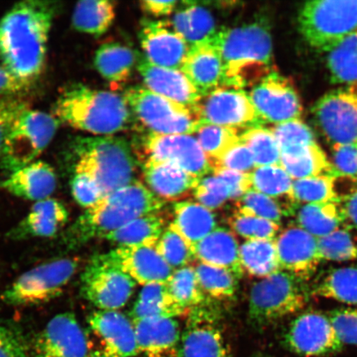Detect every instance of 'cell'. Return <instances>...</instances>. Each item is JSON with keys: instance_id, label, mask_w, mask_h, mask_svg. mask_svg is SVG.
<instances>
[{"instance_id": "6da1fadb", "label": "cell", "mask_w": 357, "mask_h": 357, "mask_svg": "<svg viewBox=\"0 0 357 357\" xmlns=\"http://www.w3.org/2000/svg\"><path fill=\"white\" fill-rule=\"evenodd\" d=\"M58 8L56 3L45 0L15 3L0 20V63L35 84L45 67Z\"/></svg>"}, {"instance_id": "7a4b0ae2", "label": "cell", "mask_w": 357, "mask_h": 357, "mask_svg": "<svg viewBox=\"0 0 357 357\" xmlns=\"http://www.w3.org/2000/svg\"><path fill=\"white\" fill-rule=\"evenodd\" d=\"M53 115L60 123L92 136H114L137 126L123 95L80 83L62 89L53 106Z\"/></svg>"}, {"instance_id": "3957f363", "label": "cell", "mask_w": 357, "mask_h": 357, "mask_svg": "<svg viewBox=\"0 0 357 357\" xmlns=\"http://www.w3.org/2000/svg\"><path fill=\"white\" fill-rule=\"evenodd\" d=\"M211 42L222 62V87L245 91L272 73L273 45L265 20L218 30Z\"/></svg>"}, {"instance_id": "277c9868", "label": "cell", "mask_w": 357, "mask_h": 357, "mask_svg": "<svg viewBox=\"0 0 357 357\" xmlns=\"http://www.w3.org/2000/svg\"><path fill=\"white\" fill-rule=\"evenodd\" d=\"M164 205L144 183L135 181L86 209L67 233L66 243L75 247L93 238H104L136 218L159 213Z\"/></svg>"}, {"instance_id": "5b68a950", "label": "cell", "mask_w": 357, "mask_h": 357, "mask_svg": "<svg viewBox=\"0 0 357 357\" xmlns=\"http://www.w3.org/2000/svg\"><path fill=\"white\" fill-rule=\"evenodd\" d=\"M71 149L74 172L91 176L100 187L102 198L136 181L137 159L123 137H78Z\"/></svg>"}, {"instance_id": "8992f818", "label": "cell", "mask_w": 357, "mask_h": 357, "mask_svg": "<svg viewBox=\"0 0 357 357\" xmlns=\"http://www.w3.org/2000/svg\"><path fill=\"white\" fill-rule=\"evenodd\" d=\"M305 283L280 270L254 284L249 297L250 322L265 328L305 309L311 296Z\"/></svg>"}, {"instance_id": "52a82bcc", "label": "cell", "mask_w": 357, "mask_h": 357, "mask_svg": "<svg viewBox=\"0 0 357 357\" xmlns=\"http://www.w3.org/2000/svg\"><path fill=\"white\" fill-rule=\"evenodd\" d=\"M137 126L159 135H194L202 126L197 106L178 104L156 95L145 86L128 88L123 93Z\"/></svg>"}, {"instance_id": "ba28073f", "label": "cell", "mask_w": 357, "mask_h": 357, "mask_svg": "<svg viewBox=\"0 0 357 357\" xmlns=\"http://www.w3.org/2000/svg\"><path fill=\"white\" fill-rule=\"evenodd\" d=\"M298 29L310 46L329 52L357 31V0H315L303 3Z\"/></svg>"}, {"instance_id": "9c48e42d", "label": "cell", "mask_w": 357, "mask_h": 357, "mask_svg": "<svg viewBox=\"0 0 357 357\" xmlns=\"http://www.w3.org/2000/svg\"><path fill=\"white\" fill-rule=\"evenodd\" d=\"M79 260L56 259L22 274L2 293L1 301L13 306L43 305L59 297L77 273Z\"/></svg>"}, {"instance_id": "30bf717a", "label": "cell", "mask_w": 357, "mask_h": 357, "mask_svg": "<svg viewBox=\"0 0 357 357\" xmlns=\"http://www.w3.org/2000/svg\"><path fill=\"white\" fill-rule=\"evenodd\" d=\"M60 122L46 112L26 109L4 142L0 162L10 174L35 162L51 144Z\"/></svg>"}, {"instance_id": "8fae6325", "label": "cell", "mask_w": 357, "mask_h": 357, "mask_svg": "<svg viewBox=\"0 0 357 357\" xmlns=\"http://www.w3.org/2000/svg\"><path fill=\"white\" fill-rule=\"evenodd\" d=\"M89 357L138 356L135 328L130 318L118 310H98L87 318Z\"/></svg>"}, {"instance_id": "7c38bea8", "label": "cell", "mask_w": 357, "mask_h": 357, "mask_svg": "<svg viewBox=\"0 0 357 357\" xmlns=\"http://www.w3.org/2000/svg\"><path fill=\"white\" fill-rule=\"evenodd\" d=\"M82 296L99 310H119L126 305L136 282L104 256L93 257L82 275Z\"/></svg>"}, {"instance_id": "4fadbf2b", "label": "cell", "mask_w": 357, "mask_h": 357, "mask_svg": "<svg viewBox=\"0 0 357 357\" xmlns=\"http://www.w3.org/2000/svg\"><path fill=\"white\" fill-rule=\"evenodd\" d=\"M312 112L316 126L331 146L357 142V83L326 93Z\"/></svg>"}, {"instance_id": "5bb4252c", "label": "cell", "mask_w": 357, "mask_h": 357, "mask_svg": "<svg viewBox=\"0 0 357 357\" xmlns=\"http://www.w3.org/2000/svg\"><path fill=\"white\" fill-rule=\"evenodd\" d=\"M282 342L289 351L303 357L333 355L344 346L328 316L314 311L296 317L285 328Z\"/></svg>"}, {"instance_id": "9a60e30c", "label": "cell", "mask_w": 357, "mask_h": 357, "mask_svg": "<svg viewBox=\"0 0 357 357\" xmlns=\"http://www.w3.org/2000/svg\"><path fill=\"white\" fill-rule=\"evenodd\" d=\"M198 109L203 125H217L243 132L266 124L243 89H213L202 97Z\"/></svg>"}, {"instance_id": "2e32d148", "label": "cell", "mask_w": 357, "mask_h": 357, "mask_svg": "<svg viewBox=\"0 0 357 357\" xmlns=\"http://www.w3.org/2000/svg\"><path fill=\"white\" fill-rule=\"evenodd\" d=\"M138 158L176 165L190 175L203 178L211 175L212 165L194 135H159L147 133L142 137Z\"/></svg>"}, {"instance_id": "e0dca14e", "label": "cell", "mask_w": 357, "mask_h": 357, "mask_svg": "<svg viewBox=\"0 0 357 357\" xmlns=\"http://www.w3.org/2000/svg\"><path fill=\"white\" fill-rule=\"evenodd\" d=\"M248 96L263 121L273 125L301 119L302 105L289 80L272 71L253 86Z\"/></svg>"}, {"instance_id": "ac0fdd59", "label": "cell", "mask_w": 357, "mask_h": 357, "mask_svg": "<svg viewBox=\"0 0 357 357\" xmlns=\"http://www.w3.org/2000/svg\"><path fill=\"white\" fill-rule=\"evenodd\" d=\"M34 357H89L86 331L71 312L57 314L36 337Z\"/></svg>"}, {"instance_id": "d6986e66", "label": "cell", "mask_w": 357, "mask_h": 357, "mask_svg": "<svg viewBox=\"0 0 357 357\" xmlns=\"http://www.w3.org/2000/svg\"><path fill=\"white\" fill-rule=\"evenodd\" d=\"M280 269L303 281L316 273L323 261L319 239L292 223L279 233L275 239Z\"/></svg>"}, {"instance_id": "ffe728a7", "label": "cell", "mask_w": 357, "mask_h": 357, "mask_svg": "<svg viewBox=\"0 0 357 357\" xmlns=\"http://www.w3.org/2000/svg\"><path fill=\"white\" fill-rule=\"evenodd\" d=\"M145 59L163 68L181 70L190 47L171 20L146 21L139 34Z\"/></svg>"}, {"instance_id": "44dd1931", "label": "cell", "mask_w": 357, "mask_h": 357, "mask_svg": "<svg viewBox=\"0 0 357 357\" xmlns=\"http://www.w3.org/2000/svg\"><path fill=\"white\" fill-rule=\"evenodd\" d=\"M104 256L136 283H167L174 270L154 247H117Z\"/></svg>"}, {"instance_id": "7402d4cb", "label": "cell", "mask_w": 357, "mask_h": 357, "mask_svg": "<svg viewBox=\"0 0 357 357\" xmlns=\"http://www.w3.org/2000/svg\"><path fill=\"white\" fill-rule=\"evenodd\" d=\"M182 333L178 357H229L225 338L208 311L191 310Z\"/></svg>"}, {"instance_id": "603a6c76", "label": "cell", "mask_w": 357, "mask_h": 357, "mask_svg": "<svg viewBox=\"0 0 357 357\" xmlns=\"http://www.w3.org/2000/svg\"><path fill=\"white\" fill-rule=\"evenodd\" d=\"M138 355L142 357H178L181 324L173 318L133 321Z\"/></svg>"}, {"instance_id": "cb8c5ba5", "label": "cell", "mask_w": 357, "mask_h": 357, "mask_svg": "<svg viewBox=\"0 0 357 357\" xmlns=\"http://www.w3.org/2000/svg\"><path fill=\"white\" fill-rule=\"evenodd\" d=\"M145 87L156 95L186 106H197L202 95L180 70L151 64L145 58L137 64Z\"/></svg>"}, {"instance_id": "d4e9b609", "label": "cell", "mask_w": 357, "mask_h": 357, "mask_svg": "<svg viewBox=\"0 0 357 357\" xmlns=\"http://www.w3.org/2000/svg\"><path fill=\"white\" fill-rule=\"evenodd\" d=\"M56 186L55 169L40 160L10 174L6 180L0 183V187L8 193L35 203L51 198Z\"/></svg>"}, {"instance_id": "484cf974", "label": "cell", "mask_w": 357, "mask_h": 357, "mask_svg": "<svg viewBox=\"0 0 357 357\" xmlns=\"http://www.w3.org/2000/svg\"><path fill=\"white\" fill-rule=\"evenodd\" d=\"M142 167L147 188L164 202L187 197L199 181L172 163L147 160Z\"/></svg>"}, {"instance_id": "4316f807", "label": "cell", "mask_w": 357, "mask_h": 357, "mask_svg": "<svg viewBox=\"0 0 357 357\" xmlns=\"http://www.w3.org/2000/svg\"><path fill=\"white\" fill-rule=\"evenodd\" d=\"M181 70L202 96L222 87V62L211 42L190 47Z\"/></svg>"}, {"instance_id": "83f0119b", "label": "cell", "mask_w": 357, "mask_h": 357, "mask_svg": "<svg viewBox=\"0 0 357 357\" xmlns=\"http://www.w3.org/2000/svg\"><path fill=\"white\" fill-rule=\"evenodd\" d=\"M68 220V211L61 201L52 198L38 201L11 231L10 236L13 239L52 238Z\"/></svg>"}, {"instance_id": "f1b7e54d", "label": "cell", "mask_w": 357, "mask_h": 357, "mask_svg": "<svg viewBox=\"0 0 357 357\" xmlns=\"http://www.w3.org/2000/svg\"><path fill=\"white\" fill-rule=\"evenodd\" d=\"M196 260L202 264L229 271L236 280L244 274L240 260V245L233 231L217 227L196 245Z\"/></svg>"}, {"instance_id": "f546056e", "label": "cell", "mask_w": 357, "mask_h": 357, "mask_svg": "<svg viewBox=\"0 0 357 357\" xmlns=\"http://www.w3.org/2000/svg\"><path fill=\"white\" fill-rule=\"evenodd\" d=\"M168 226L185 241L194 254L196 245L218 227L213 211L192 201L174 204L173 220Z\"/></svg>"}, {"instance_id": "4dcf8cb0", "label": "cell", "mask_w": 357, "mask_h": 357, "mask_svg": "<svg viewBox=\"0 0 357 357\" xmlns=\"http://www.w3.org/2000/svg\"><path fill=\"white\" fill-rule=\"evenodd\" d=\"M280 166L294 181L319 176H337L318 144L281 150Z\"/></svg>"}, {"instance_id": "1f68e13d", "label": "cell", "mask_w": 357, "mask_h": 357, "mask_svg": "<svg viewBox=\"0 0 357 357\" xmlns=\"http://www.w3.org/2000/svg\"><path fill=\"white\" fill-rule=\"evenodd\" d=\"M292 215L296 217L298 226L318 239L346 225L344 213L339 201L297 204Z\"/></svg>"}, {"instance_id": "d6a6232c", "label": "cell", "mask_w": 357, "mask_h": 357, "mask_svg": "<svg viewBox=\"0 0 357 357\" xmlns=\"http://www.w3.org/2000/svg\"><path fill=\"white\" fill-rule=\"evenodd\" d=\"M185 314L186 312L174 301L167 283H155L144 285L129 316L133 322L155 318L176 319Z\"/></svg>"}, {"instance_id": "836d02e7", "label": "cell", "mask_w": 357, "mask_h": 357, "mask_svg": "<svg viewBox=\"0 0 357 357\" xmlns=\"http://www.w3.org/2000/svg\"><path fill=\"white\" fill-rule=\"evenodd\" d=\"M310 290L312 296L357 305V267L345 266L326 271L316 278Z\"/></svg>"}, {"instance_id": "e575fe53", "label": "cell", "mask_w": 357, "mask_h": 357, "mask_svg": "<svg viewBox=\"0 0 357 357\" xmlns=\"http://www.w3.org/2000/svg\"><path fill=\"white\" fill-rule=\"evenodd\" d=\"M167 221L159 213L136 218L104 238L119 247H154L166 227Z\"/></svg>"}, {"instance_id": "d590c367", "label": "cell", "mask_w": 357, "mask_h": 357, "mask_svg": "<svg viewBox=\"0 0 357 357\" xmlns=\"http://www.w3.org/2000/svg\"><path fill=\"white\" fill-rule=\"evenodd\" d=\"M251 178L252 190L280 201L287 216L292 215L298 204L293 195L294 180L280 165L256 167Z\"/></svg>"}, {"instance_id": "8d00e7d4", "label": "cell", "mask_w": 357, "mask_h": 357, "mask_svg": "<svg viewBox=\"0 0 357 357\" xmlns=\"http://www.w3.org/2000/svg\"><path fill=\"white\" fill-rule=\"evenodd\" d=\"M135 53L127 46L118 43L102 45L96 52V68L101 77L112 84L126 82L136 64Z\"/></svg>"}, {"instance_id": "74e56055", "label": "cell", "mask_w": 357, "mask_h": 357, "mask_svg": "<svg viewBox=\"0 0 357 357\" xmlns=\"http://www.w3.org/2000/svg\"><path fill=\"white\" fill-rule=\"evenodd\" d=\"M171 22L173 28L190 47L211 42L218 32L211 13L193 4L177 11Z\"/></svg>"}, {"instance_id": "f35d334b", "label": "cell", "mask_w": 357, "mask_h": 357, "mask_svg": "<svg viewBox=\"0 0 357 357\" xmlns=\"http://www.w3.org/2000/svg\"><path fill=\"white\" fill-rule=\"evenodd\" d=\"M114 2L84 0L77 3L73 15V28L79 33L100 37L111 28L116 16Z\"/></svg>"}, {"instance_id": "ab89813d", "label": "cell", "mask_w": 357, "mask_h": 357, "mask_svg": "<svg viewBox=\"0 0 357 357\" xmlns=\"http://www.w3.org/2000/svg\"><path fill=\"white\" fill-rule=\"evenodd\" d=\"M244 272L264 279L280 271L275 240H248L240 245Z\"/></svg>"}, {"instance_id": "60d3db41", "label": "cell", "mask_w": 357, "mask_h": 357, "mask_svg": "<svg viewBox=\"0 0 357 357\" xmlns=\"http://www.w3.org/2000/svg\"><path fill=\"white\" fill-rule=\"evenodd\" d=\"M169 294L186 314L204 305L206 296L200 288L195 266H186L173 271L167 282Z\"/></svg>"}, {"instance_id": "b9f144b4", "label": "cell", "mask_w": 357, "mask_h": 357, "mask_svg": "<svg viewBox=\"0 0 357 357\" xmlns=\"http://www.w3.org/2000/svg\"><path fill=\"white\" fill-rule=\"evenodd\" d=\"M327 65L333 83H357V31L329 52Z\"/></svg>"}, {"instance_id": "7bdbcfd3", "label": "cell", "mask_w": 357, "mask_h": 357, "mask_svg": "<svg viewBox=\"0 0 357 357\" xmlns=\"http://www.w3.org/2000/svg\"><path fill=\"white\" fill-rule=\"evenodd\" d=\"M319 249L323 261L357 260V227L346 223L331 234L319 238Z\"/></svg>"}, {"instance_id": "ee69618b", "label": "cell", "mask_w": 357, "mask_h": 357, "mask_svg": "<svg viewBox=\"0 0 357 357\" xmlns=\"http://www.w3.org/2000/svg\"><path fill=\"white\" fill-rule=\"evenodd\" d=\"M240 141L251 151L256 167L280 165V147L270 128L248 129L241 133Z\"/></svg>"}, {"instance_id": "f6af8a7d", "label": "cell", "mask_w": 357, "mask_h": 357, "mask_svg": "<svg viewBox=\"0 0 357 357\" xmlns=\"http://www.w3.org/2000/svg\"><path fill=\"white\" fill-rule=\"evenodd\" d=\"M240 131L236 129L204 124L195 133L201 149L211 160L212 167L231 146L240 142Z\"/></svg>"}, {"instance_id": "bcb514c9", "label": "cell", "mask_w": 357, "mask_h": 357, "mask_svg": "<svg viewBox=\"0 0 357 357\" xmlns=\"http://www.w3.org/2000/svg\"><path fill=\"white\" fill-rule=\"evenodd\" d=\"M195 269L205 296L218 301L234 297L238 280L229 271L199 262Z\"/></svg>"}, {"instance_id": "7dc6e473", "label": "cell", "mask_w": 357, "mask_h": 357, "mask_svg": "<svg viewBox=\"0 0 357 357\" xmlns=\"http://www.w3.org/2000/svg\"><path fill=\"white\" fill-rule=\"evenodd\" d=\"M335 176H319L294 180V199L298 204L338 201L334 188Z\"/></svg>"}, {"instance_id": "c3c4849f", "label": "cell", "mask_w": 357, "mask_h": 357, "mask_svg": "<svg viewBox=\"0 0 357 357\" xmlns=\"http://www.w3.org/2000/svg\"><path fill=\"white\" fill-rule=\"evenodd\" d=\"M236 211L264 218L279 225L282 218L287 216L280 201L254 190H249L242 198L236 200Z\"/></svg>"}, {"instance_id": "681fc988", "label": "cell", "mask_w": 357, "mask_h": 357, "mask_svg": "<svg viewBox=\"0 0 357 357\" xmlns=\"http://www.w3.org/2000/svg\"><path fill=\"white\" fill-rule=\"evenodd\" d=\"M155 250L174 271L189 266L195 259L189 245L169 226L160 236Z\"/></svg>"}, {"instance_id": "f907efd6", "label": "cell", "mask_w": 357, "mask_h": 357, "mask_svg": "<svg viewBox=\"0 0 357 357\" xmlns=\"http://www.w3.org/2000/svg\"><path fill=\"white\" fill-rule=\"evenodd\" d=\"M233 233L248 240H275L280 225L264 218L235 211L229 221Z\"/></svg>"}, {"instance_id": "816d5d0a", "label": "cell", "mask_w": 357, "mask_h": 357, "mask_svg": "<svg viewBox=\"0 0 357 357\" xmlns=\"http://www.w3.org/2000/svg\"><path fill=\"white\" fill-rule=\"evenodd\" d=\"M270 130L278 140L280 151L317 144L314 132L301 119L275 124Z\"/></svg>"}, {"instance_id": "f5cc1de1", "label": "cell", "mask_w": 357, "mask_h": 357, "mask_svg": "<svg viewBox=\"0 0 357 357\" xmlns=\"http://www.w3.org/2000/svg\"><path fill=\"white\" fill-rule=\"evenodd\" d=\"M193 195L197 203L211 211L222 207L227 200L231 199L229 187L213 174L199 178Z\"/></svg>"}, {"instance_id": "db71d44e", "label": "cell", "mask_w": 357, "mask_h": 357, "mask_svg": "<svg viewBox=\"0 0 357 357\" xmlns=\"http://www.w3.org/2000/svg\"><path fill=\"white\" fill-rule=\"evenodd\" d=\"M343 345L357 347V310L342 307L328 314Z\"/></svg>"}, {"instance_id": "11a10c76", "label": "cell", "mask_w": 357, "mask_h": 357, "mask_svg": "<svg viewBox=\"0 0 357 357\" xmlns=\"http://www.w3.org/2000/svg\"><path fill=\"white\" fill-rule=\"evenodd\" d=\"M216 168L250 174L256 168V165L248 147L240 141L213 165L212 171Z\"/></svg>"}, {"instance_id": "9f6ffc18", "label": "cell", "mask_w": 357, "mask_h": 357, "mask_svg": "<svg viewBox=\"0 0 357 357\" xmlns=\"http://www.w3.org/2000/svg\"><path fill=\"white\" fill-rule=\"evenodd\" d=\"M70 187L74 199L84 208L93 207L102 198L100 187L86 174L74 172Z\"/></svg>"}, {"instance_id": "6f0895ef", "label": "cell", "mask_w": 357, "mask_h": 357, "mask_svg": "<svg viewBox=\"0 0 357 357\" xmlns=\"http://www.w3.org/2000/svg\"><path fill=\"white\" fill-rule=\"evenodd\" d=\"M29 105L20 98H0V155H1L4 142L15 125L17 119Z\"/></svg>"}, {"instance_id": "680465c9", "label": "cell", "mask_w": 357, "mask_h": 357, "mask_svg": "<svg viewBox=\"0 0 357 357\" xmlns=\"http://www.w3.org/2000/svg\"><path fill=\"white\" fill-rule=\"evenodd\" d=\"M331 162L337 176L357 177V142L332 146Z\"/></svg>"}, {"instance_id": "91938a15", "label": "cell", "mask_w": 357, "mask_h": 357, "mask_svg": "<svg viewBox=\"0 0 357 357\" xmlns=\"http://www.w3.org/2000/svg\"><path fill=\"white\" fill-rule=\"evenodd\" d=\"M29 346L17 330L0 324V357H28Z\"/></svg>"}, {"instance_id": "94428289", "label": "cell", "mask_w": 357, "mask_h": 357, "mask_svg": "<svg viewBox=\"0 0 357 357\" xmlns=\"http://www.w3.org/2000/svg\"><path fill=\"white\" fill-rule=\"evenodd\" d=\"M211 174L220 178L229 187L231 199L238 200L249 190H252L251 173H243L227 169L216 168L213 169Z\"/></svg>"}, {"instance_id": "6125c7cd", "label": "cell", "mask_w": 357, "mask_h": 357, "mask_svg": "<svg viewBox=\"0 0 357 357\" xmlns=\"http://www.w3.org/2000/svg\"><path fill=\"white\" fill-rule=\"evenodd\" d=\"M34 84L17 77L0 63V98H20L30 91Z\"/></svg>"}, {"instance_id": "be15d7a7", "label": "cell", "mask_w": 357, "mask_h": 357, "mask_svg": "<svg viewBox=\"0 0 357 357\" xmlns=\"http://www.w3.org/2000/svg\"><path fill=\"white\" fill-rule=\"evenodd\" d=\"M177 1H153L145 0L140 3L141 8L144 12L155 17H164L172 15L176 10Z\"/></svg>"}, {"instance_id": "e7e4bbea", "label": "cell", "mask_w": 357, "mask_h": 357, "mask_svg": "<svg viewBox=\"0 0 357 357\" xmlns=\"http://www.w3.org/2000/svg\"><path fill=\"white\" fill-rule=\"evenodd\" d=\"M339 202L342 204L347 225L357 227V190Z\"/></svg>"}, {"instance_id": "03108f58", "label": "cell", "mask_w": 357, "mask_h": 357, "mask_svg": "<svg viewBox=\"0 0 357 357\" xmlns=\"http://www.w3.org/2000/svg\"><path fill=\"white\" fill-rule=\"evenodd\" d=\"M255 357H270V356H265V355H258Z\"/></svg>"}]
</instances>
